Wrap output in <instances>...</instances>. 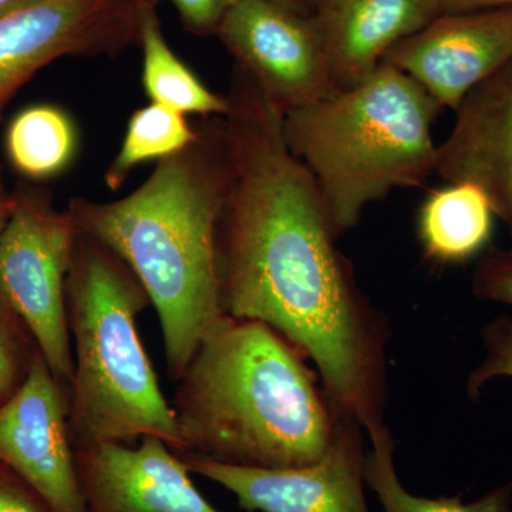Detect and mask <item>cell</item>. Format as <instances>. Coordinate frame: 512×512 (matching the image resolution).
<instances>
[{
	"label": "cell",
	"mask_w": 512,
	"mask_h": 512,
	"mask_svg": "<svg viewBox=\"0 0 512 512\" xmlns=\"http://www.w3.org/2000/svg\"><path fill=\"white\" fill-rule=\"evenodd\" d=\"M225 128L231 181L215 235L221 311L281 333L369 431L389 400V319L357 285L325 198L284 134V116L235 64Z\"/></svg>",
	"instance_id": "obj_1"
},
{
	"label": "cell",
	"mask_w": 512,
	"mask_h": 512,
	"mask_svg": "<svg viewBox=\"0 0 512 512\" xmlns=\"http://www.w3.org/2000/svg\"><path fill=\"white\" fill-rule=\"evenodd\" d=\"M195 127V140L157 161L130 194L113 201L73 197L67 205L76 228L116 252L146 289L174 382L225 316L215 235L231 181L227 128L217 116Z\"/></svg>",
	"instance_id": "obj_2"
},
{
	"label": "cell",
	"mask_w": 512,
	"mask_h": 512,
	"mask_svg": "<svg viewBox=\"0 0 512 512\" xmlns=\"http://www.w3.org/2000/svg\"><path fill=\"white\" fill-rule=\"evenodd\" d=\"M318 376L271 326L224 316L175 380L180 454L255 468L315 463L343 413Z\"/></svg>",
	"instance_id": "obj_3"
},
{
	"label": "cell",
	"mask_w": 512,
	"mask_h": 512,
	"mask_svg": "<svg viewBox=\"0 0 512 512\" xmlns=\"http://www.w3.org/2000/svg\"><path fill=\"white\" fill-rule=\"evenodd\" d=\"M148 306L130 266L77 229L66 278L74 362L67 423L74 451L151 436L181 453L173 407L138 335V315Z\"/></svg>",
	"instance_id": "obj_4"
},
{
	"label": "cell",
	"mask_w": 512,
	"mask_h": 512,
	"mask_svg": "<svg viewBox=\"0 0 512 512\" xmlns=\"http://www.w3.org/2000/svg\"><path fill=\"white\" fill-rule=\"evenodd\" d=\"M441 110L419 83L380 63L356 86L285 114L286 144L318 184L339 238L370 204L436 171Z\"/></svg>",
	"instance_id": "obj_5"
},
{
	"label": "cell",
	"mask_w": 512,
	"mask_h": 512,
	"mask_svg": "<svg viewBox=\"0 0 512 512\" xmlns=\"http://www.w3.org/2000/svg\"><path fill=\"white\" fill-rule=\"evenodd\" d=\"M0 234V292L23 320L60 386L72 392L74 362L66 316V278L77 228L52 191L22 181ZM70 400V399H69Z\"/></svg>",
	"instance_id": "obj_6"
},
{
	"label": "cell",
	"mask_w": 512,
	"mask_h": 512,
	"mask_svg": "<svg viewBox=\"0 0 512 512\" xmlns=\"http://www.w3.org/2000/svg\"><path fill=\"white\" fill-rule=\"evenodd\" d=\"M163 0H6L0 3V121L16 94L63 57H116L141 43Z\"/></svg>",
	"instance_id": "obj_7"
},
{
	"label": "cell",
	"mask_w": 512,
	"mask_h": 512,
	"mask_svg": "<svg viewBox=\"0 0 512 512\" xmlns=\"http://www.w3.org/2000/svg\"><path fill=\"white\" fill-rule=\"evenodd\" d=\"M215 36L282 116L338 93L313 18L269 0H238Z\"/></svg>",
	"instance_id": "obj_8"
},
{
	"label": "cell",
	"mask_w": 512,
	"mask_h": 512,
	"mask_svg": "<svg viewBox=\"0 0 512 512\" xmlns=\"http://www.w3.org/2000/svg\"><path fill=\"white\" fill-rule=\"evenodd\" d=\"M192 474L221 485L249 512H369L363 427L340 414L332 443L315 463L293 468L232 466L180 454Z\"/></svg>",
	"instance_id": "obj_9"
},
{
	"label": "cell",
	"mask_w": 512,
	"mask_h": 512,
	"mask_svg": "<svg viewBox=\"0 0 512 512\" xmlns=\"http://www.w3.org/2000/svg\"><path fill=\"white\" fill-rule=\"evenodd\" d=\"M69 399L37 350L25 382L0 404V464L53 512H86L67 423Z\"/></svg>",
	"instance_id": "obj_10"
},
{
	"label": "cell",
	"mask_w": 512,
	"mask_h": 512,
	"mask_svg": "<svg viewBox=\"0 0 512 512\" xmlns=\"http://www.w3.org/2000/svg\"><path fill=\"white\" fill-rule=\"evenodd\" d=\"M512 60V6L441 15L393 46L382 63L419 83L443 109Z\"/></svg>",
	"instance_id": "obj_11"
},
{
	"label": "cell",
	"mask_w": 512,
	"mask_h": 512,
	"mask_svg": "<svg viewBox=\"0 0 512 512\" xmlns=\"http://www.w3.org/2000/svg\"><path fill=\"white\" fill-rule=\"evenodd\" d=\"M74 461L86 512H221L183 457L157 437L76 450Z\"/></svg>",
	"instance_id": "obj_12"
},
{
	"label": "cell",
	"mask_w": 512,
	"mask_h": 512,
	"mask_svg": "<svg viewBox=\"0 0 512 512\" xmlns=\"http://www.w3.org/2000/svg\"><path fill=\"white\" fill-rule=\"evenodd\" d=\"M454 111L453 130L437 146L434 173L448 184L483 188L495 215L512 229V60Z\"/></svg>",
	"instance_id": "obj_13"
},
{
	"label": "cell",
	"mask_w": 512,
	"mask_h": 512,
	"mask_svg": "<svg viewBox=\"0 0 512 512\" xmlns=\"http://www.w3.org/2000/svg\"><path fill=\"white\" fill-rule=\"evenodd\" d=\"M437 16L434 0H329L313 19L336 90L363 82L393 46Z\"/></svg>",
	"instance_id": "obj_14"
},
{
	"label": "cell",
	"mask_w": 512,
	"mask_h": 512,
	"mask_svg": "<svg viewBox=\"0 0 512 512\" xmlns=\"http://www.w3.org/2000/svg\"><path fill=\"white\" fill-rule=\"evenodd\" d=\"M494 212L483 188L450 183L430 191L417 217V238L431 264H466L491 247Z\"/></svg>",
	"instance_id": "obj_15"
},
{
	"label": "cell",
	"mask_w": 512,
	"mask_h": 512,
	"mask_svg": "<svg viewBox=\"0 0 512 512\" xmlns=\"http://www.w3.org/2000/svg\"><path fill=\"white\" fill-rule=\"evenodd\" d=\"M6 156L29 183H43L63 174L79 153V131L69 113L53 104H37L10 121Z\"/></svg>",
	"instance_id": "obj_16"
},
{
	"label": "cell",
	"mask_w": 512,
	"mask_h": 512,
	"mask_svg": "<svg viewBox=\"0 0 512 512\" xmlns=\"http://www.w3.org/2000/svg\"><path fill=\"white\" fill-rule=\"evenodd\" d=\"M143 87L151 103L178 113L201 117H224L227 97L212 92L178 57L165 39L158 9L148 13L141 33Z\"/></svg>",
	"instance_id": "obj_17"
},
{
	"label": "cell",
	"mask_w": 512,
	"mask_h": 512,
	"mask_svg": "<svg viewBox=\"0 0 512 512\" xmlns=\"http://www.w3.org/2000/svg\"><path fill=\"white\" fill-rule=\"evenodd\" d=\"M366 434L370 448L366 451L363 476L384 512H512V481L471 503H464L461 495L427 498L409 493L394 468L396 443L392 431L384 423Z\"/></svg>",
	"instance_id": "obj_18"
},
{
	"label": "cell",
	"mask_w": 512,
	"mask_h": 512,
	"mask_svg": "<svg viewBox=\"0 0 512 512\" xmlns=\"http://www.w3.org/2000/svg\"><path fill=\"white\" fill-rule=\"evenodd\" d=\"M197 137L184 114L150 103L131 114L123 143L104 173V184L119 191L138 165L160 161L183 150Z\"/></svg>",
	"instance_id": "obj_19"
},
{
	"label": "cell",
	"mask_w": 512,
	"mask_h": 512,
	"mask_svg": "<svg viewBox=\"0 0 512 512\" xmlns=\"http://www.w3.org/2000/svg\"><path fill=\"white\" fill-rule=\"evenodd\" d=\"M37 350L28 326L0 292V404L25 382Z\"/></svg>",
	"instance_id": "obj_20"
},
{
	"label": "cell",
	"mask_w": 512,
	"mask_h": 512,
	"mask_svg": "<svg viewBox=\"0 0 512 512\" xmlns=\"http://www.w3.org/2000/svg\"><path fill=\"white\" fill-rule=\"evenodd\" d=\"M480 336L485 356L468 375L466 390L471 402L480 400L484 387L493 380L500 377L512 379V316H497L485 323Z\"/></svg>",
	"instance_id": "obj_21"
},
{
	"label": "cell",
	"mask_w": 512,
	"mask_h": 512,
	"mask_svg": "<svg viewBox=\"0 0 512 512\" xmlns=\"http://www.w3.org/2000/svg\"><path fill=\"white\" fill-rule=\"evenodd\" d=\"M471 292L478 301L512 306V254L491 245L480 256L471 278Z\"/></svg>",
	"instance_id": "obj_22"
},
{
	"label": "cell",
	"mask_w": 512,
	"mask_h": 512,
	"mask_svg": "<svg viewBox=\"0 0 512 512\" xmlns=\"http://www.w3.org/2000/svg\"><path fill=\"white\" fill-rule=\"evenodd\" d=\"M181 25L191 35H217L221 20L238 0H171Z\"/></svg>",
	"instance_id": "obj_23"
},
{
	"label": "cell",
	"mask_w": 512,
	"mask_h": 512,
	"mask_svg": "<svg viewBox=\"0 0 512 512\" xmlns=\"http://www.w3.org/2000/svg\"><path fill=\"white\" fill-rule=\"evenodd\" d=\"M0 512H53L22 478L0 464Z\"/></svg>",
	"instance_id": "obj_24"
},
{
	"label": "cell",
	"mask_w": 512,
	"mask_h": 512,
	"mask_svg": "<svg viewBox=\"0 0 512 512\" xmlns=\"http://www.w3.org/2000/svg\"><path fill=\"white\" fill-rule=\"evenodd\" d=\"M434 5H436L439 16L458 15V13L510 8L512 0H434Z\"/></svg>",
	"instance_id": "obj_25"
},
{
	"label": "cell",
	"mask_w": 512,
	"mask_h": 512,
	"mask_svg": "<svg viewBox=\"0 0 512 512\" xmlns=\"http://www.w3.org/2000/svg\"><path fill=\"white\" fill-rule=\"evenodd\" d=\"M275 5L282 6V8L292 10V12L299 13V15L313 16L318 15L320 9L329 2V0H269Z\"/></svg>",
	"instance_id": "obj_26"
},
{
	"label": "cell",
	"mask_w": 512,
	"mask_h": 512,
	"mask_svg": "<svg viewBox=\"0 0 512 512\" xmlns=\"http://www.w3.org/2000/svg\"><path fill=\"white\" fill-rule=\"evenodd\" d=\"M13 205H15V201H13L12 194L6 200H0V234H2L5 225L8 224Z\"/></svg>",
	"instance_id": "obj_27"
},
{
	"label": "cell",
	"mask_w": 512,
	"mask_h": 512,
	"mask_svg": "<svg viewBox=\"0 0 512 512\" xmlns=\"http://www.w3.org/2000/svg\"><path fill=\"white\" fill-rule=\"evenodd\" d=\"M12 191L8 190L5 183V175H3V167L2 163H0V200H6V198L10 197Z\"/></svg>",
	"instance_id": "obj_28"
},
{
	"label": "cell",
	"mask_w": 512,
	"mask_h": 512,
	"mask_svg": "<svg viewBox=\"0 0 512 512\" xmlns=\"http://www.w3.org/2000/svg\"><path fill=\"white\" fill-rule=\"evenodd\" d=\"M510 237H511V244H510V248H508V251H510L512 254V229H510Z\"/></svg>",
	"instance_id": "obj_29"
},
{
	"label": "cell",
	"mask_w": 512,
	"mask_h": 512,
	"mask_svg": "<svg viewBox=\"0 0 512 512\" xmlns=\"http://www.w3.org/2000/svg\"><path fill=\"white\" fill-rule=\"evenodd\" d=\"M2 2H6V0H0V3H2Z\"/></svg>",
	"instance_id": "obj_30"
}]
</instances>
